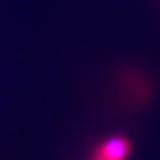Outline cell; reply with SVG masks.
<instances>
[{"instance_id": "cell-1", "label": "cell", "mask_w": 160, "mask_h": 160, "mask_svg": "<svg viewBox=\"0 0 160 160\" xmlns=\"http://www.w3.org/2000/svg\"><path fill=\"white\" fill-rule=\"evenodd\" d=\"M131 151V144L126 138L114 137L102 142L97 150V159L101 160H125Z\"/></svg>"}, {"instance_id": "cell-2", "label": "cell", "mask_w": 160, "mask_h": 160, "mask_svg": "<svg viewBox=\"0 0 160 160\" xmlns=\"http://www.w3.org/2000/svg\"><path fill=\"white\" fill-rule=\"evenodd\" d=\"M97 160H101V159H97Z\"/></svg>"}]
</instances>
